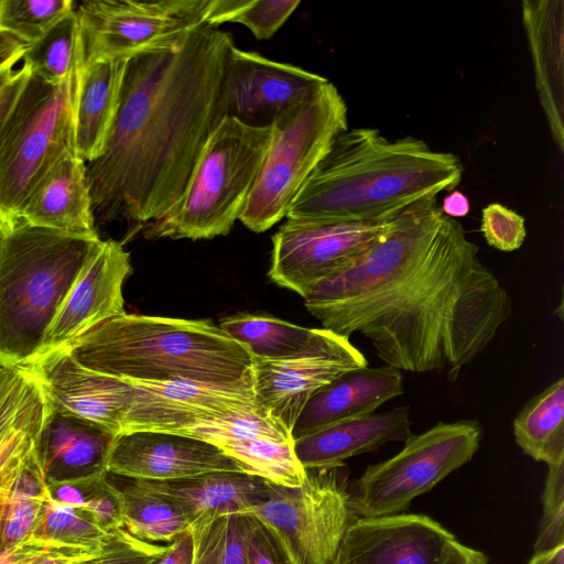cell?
Returning a JSON list of instances; mask_svg holds the SVG:
<instances>
[{"mask_svg": "<svg viewBox=\"0 0 564 564\" xmlns=\"http://www.w3.org/2000/svg\"><path fill=\"white\" fill-rule=\"evenodd\" d=\"M87 510L91 512L97 523L107 532L123 529V496L121 489L108 479L88 502Z\"/></svg>", "mask_w": 564, "mask_h": 564, "instance_id": "ee69618b", "label": "cell"}, {"mask_svg": "<svg viewBox=\"0 0 564 564\" xmlns=\"http://www.w3.org/2000/svg\"><path fill=\"white\" fill-rule=\"evenodd\" d=\"M26 45L17 37L0 32V73L14 65L22 59Z\"/></svg>", "mask_w": 564, "mask_h": 564, "instance_id": "681fc988", "label": "cell"}, {"mask_svg": "<svg viewBox=\"0 0 564 564\" xmlns=\"http://www.w3.org/2000/svg\"><path fill=\"white\" fill-rule=\"evenodd\" d=\"M478 251L427 198L394 215L378 242L304 305L323 328L366 337L387 366L454 382L511 315L508 292Z\"/></svg>", "mask_w": 564, "mask_h": 564, "instance_id": "6da1fadb", "label": "cell"}, {"mask_svg": "<svg viewBox=\"0 0 564 564\" xmlns=\"http://www.w3.org/2000/svg\"><path fill=\"white\" fill-rule=\"evenodd\" d=\"M192 564H247V514L204 516L194 520Z\"/></svg>", "mask_w": 564, "mask_h": 564, "instance_id": "1f68e13d", "label": "cell"}, {"mask_svg": "<svg viewBox=\"0 0 564 564\" xmlns=\"http://www.w3.org/2000/svg\"><path fill=\"white\" fill-rule=\"evenodd\" d=\"M22 368L39 381L50 410L120 433L132 398L128 381L83 366L67 348L44 354Z\"/></svg>", "mask_w": 564, "mask_h": 564, "instance_id": "e0dca14e", "label": "cell"}, {"mask_svg": "<svg viewBox=\"0 0 564 564\" xmlns=\"http://www.w3.org/2000/svg\"><path fill=\"white\" fill-rule=\"evenodd\" d=\"M299 0H209L205 24L217 28L225 22L247 26L259 40H267L285 23Z\"/></svg>", "mask_w": 564, "mask_h": 564, "instance_id": "d6a6232c", "label": "cell"}, {"mask_svg": "<svg viewBox=\"0 0 564 564\" xmlns=\"http://www.w3.org/2000/svg\"><path fill=\"white\" fill-rule=\"evenodd\" d=\"M99 240L35 227L18 218L0 241V365L23 367Z\"/></svg>", "mask_w": 564, "mask_h": 564, "instance_id": "5b68a950", "label": "cell"}, {"mask_svg": "<svg viewBox=\"0 0 564 564\" xmlns=\"http://www.w3.org/2000/svg\"><path fill=\"white\" fill-rule=\"evenodd\" d=\"M55 543L33 536L0 554V564H33Z\"/></svg>", "mask_w": 564, "mask_h": 564, "instance_id": "bcb514c9", "label": "cell"}, {"mask_svg": "<svg viewBox=\"0 0 564 564\" xmlns=\"http://www.w3.org/2000/svg\"><path fill=\"white\" fill-rule=\"evenodd\" d=\"M104 549L85 550L79 547L54 544L45 553L37 557L33 562V564H74L87 560L94 555H97Z\"/></svg>", "mask_w": 564, "mask_h": 564, "instance_id": "7dc6e473", "label": "cell"}, {"mask_svg": "<svg viewBox=\"0 0 564 564\" xmlns=\"http://www.w3.org/2000/svg\"><path fill=\"white\" fill-rule=\"evenodd\" d=\"M522 22L535 87L552 139L564 150V2L524 0Z\"/></svg>", "mask_w": 564, "mask_h": 564, "instance_id": "7402d4cb", "label": "cell"}, {"mask_svg": "<svg viewBox=\"0 0 564 564\" xmlns=\"http://www.w3.org/2000/svg\"><path fill=\"white\" fill-rule=\"evenodd\" d=\"M6 499H37L51 501L47 484L34 448L1 491L0 500Z\"/></svg>", "mask_w": 564, "mask_h": 564, "instance_id": "b9f144b4", "label": "cell"}, {"mask_svg": "<svg viewBox=\"0 0 564 564\" xmlns=\"http://www.w3.org/2000/svg\"><path fill=\"white\" fill-rule=\"evenodd\" d=\"M462 175L457 155L434 151L423 140H390L377 129H347L304 183L285 218L378 221L452 192Z\"/></svg>", "mask_w": 564, "mask_h": 564, "instance_id": "3957f363", "label": "cell"}, {"mask_svg": "<svg viewBox=\"0 0 564 564\" xmlns=\"http://www.w3.org/2000/svg\"><path fill=\"white\" fill-rule=\"evenodd\" d=\"M469 209L470 205L468 198L458 191L448 192L441 206V210L444 215L455 219L466 216Z\"/></svg>", "mask_w": 564, "mask_h": 564, "instance_id": "816d5d0a", "label": "cell"}, {"mask_svg": "<svg viewBox=\"0 0 564 564\" xmlns=\"http://www.w3.org/2000/svg\"><path fill=\"white\" fill-rule=\"evenodd\" d=\"M108 474L128 479L175 481L214 473H243L217 446L170 433L131 432L116 435L107 458Z\"/></svg>", "mask_w": 564, "mask_h": 564, "instance_id": "ac0fdd59", "label": "cell"}, {"mask_svg": "<svg viewBox=\"0 0 564 564\" xmlns=\"http://www.w3.org/2000/svg\"><path fill=\"white\" fill-rule=\"evenodd\" d=\"M63 348L83 366L119 379L225 384L251 368L246 347L207 319L124 313Z\"/></svg>", "mask_w": 564, "mask_h": 564, "instance_id": "277c9868", "label": "cell"}, {"mask_svg": "<svg viewBox=\"0 0 564 564\" xmlns=\"http://www.w3.org/2000/svg\"><path fill=\"white\" fill-rule=\"evenodd\" d=\"M247 514V564H293L279 535L261 519Z\"/></svg>", "mask_w": 564, "mask_h": 564, "instance_id": "60d3db41", "label": "cell"}, {"mask_svg": "<svg viewBox=\"0 0 564 564\" xmlns=\"http://www.w3.org/2000/svg\"><path fill=\"white\" fill-rule=\"evenodd\" d=\"M123 496V529L149 543H172L187 532L191 520L173 501L129 479L121 489Z\"/></svg>", "mask_w": 564, "mask_h": 564, "instance_id": "f1b7e54d", "label": "cell"}, {"mask_svg": "<svg viewBox=\"0 0 564 564\" xmlns=\"http://www.w3.org/2000/svg\"><path fill=\"white\" fill-rule=\"evenodd\" d=\"M19 218L35 227L99 240L86 163L67 150L39 180Z\"/></svg>", "mask_w": 564, "mask_h": 564, "instance_id": "ffe728a7", "label": "cell"}, {"mask_svg": "<svg viewBox=\"0 0 564 564\" xmlns=\"http://www.w3.org/2000/svg\"><path fill=\"white\" fill-rule=\"evenodd\" d=\"M178 435L194 437L213 445L227 441H293L291 432L261 408L206 421Z\"/></svg>", "mask_w": 564, "mask_h": 564, "instance_id": "e575fe53", "label": "cell"}, {"mask_svg": "<svg viewBox=\"0 0 564 564\" xmlns=\"http://www.w3.org/2000/svg\"><path fill=\"white\" fill-rule=\"evenodd\" d=\"M116 435L94 423L57 413L47 406L34 451L46 482L107 471Z\"/></svg>", "mask_w": 564, "mask_h": 564, "instance_id": "cb8c5ba5", "label": "cell"}, {"mask_svg": "<svg viewBox=\"0 0 564 564\" xmlns=\"http://www.w3.org/2000/svg\"><path fill=\"white\" fill-rule=\"evenodd\" d=\"M528 564H564V544L535 553Z\"/></svg>", "mask_w": 564, "mask_h": 564, "instance_id": "f5cc1de1", "label": "cell"}, {"mask_svg": "<svg viewBox=\"0 0 564 564\" xmlns=\"http://www.w3.org/2000/svg\"><path fill=\"white\" fill-rule=\"evenodd\" d=\"M246 347L251 357L284 359L304 350L315 335L307 328L271 315L238 313L218 325Z\"/></svg>", "mask_w": 564, "mask_h": 564, "instance_id": "83f0119b", "label": "cell"}, {"mask_svg": "<svg viewBox=\"0 0 564 564\" xmlns=\"http://www.w3.org/2000/svg\"><path fill=\"white\" fill-rule=\"evenodd\" d=\"M272 128L224 117L212 130L184 195L149 238L212 239L227 235L246 206L270 145Z\"/></svg>", "mask_w": 564, "mask_h": 564, "instance_id": "8992f818", "label": "cell"}, {"mask_svg": "<svg viewBox=\"0 0 564 564\" xmlns=\"http://www.w3.org/2000/svg\"><path fill=\"white\" fill-rule=\"evenodd\" d=\"M118 531H105L86 508L50 501L34 536L55 544L100 550Z\"/></svg>", "mask_w": 564, "mask_h": 564, "instance_id": "836d02e7", "label": "cell"}, {"mask_svg": "<svg viewBox=\"0 0 564 564\" xmlns=\"http://www.w3.org/2000/svg\"><path fill=\"white\" fill-rule=\"evenodd\" d=\"M31 75L57 86L82 67L79 24L76 11L64 17L40 40L26 46L22 56Z\"/></svg>", "mask_w": 564, "mask_h": 564, "instance_id": "f546056e", "label": "cell"}, {"mask_svg": "<svg viewBox=\"0 0 564 564\" xmlns=\"http://www.w3.org/2000/svg\"><path fill=\"white\" fill-rule=\"evenodd\" d=\"M129 59H104L82 66L73 110V147L86 164L106 147L120 107Z\"/></svg>", "mask_w": 564, "mask_h": 564, "instance_id": "d4e9b609", "label": "cell"}, {"mask_svg": "<svg viewBox=\"0 0 564 564\" xmlns=\"http://www.w3.org/2000/svg\"><path fill=\"white\" fill-rule=\"evenodd\" d=\"M270 145L239 220L263 232L286 216L310 175L348 129L346 102L326 82L271 124Z\"/></svg>", "mask_w": 564, "mask_h": 564, "instance_id": "52a82bcc", "label": "cell"}, {"mask_svg": "<svg viewBox=\"0 0 564 564\" xmlns=\"http://www.w3.org/2000/svg\"><path fill=\"white\" fill-rule=\"evenodd\" d=\"M408 406L372 413L340 422L294 440V451L308 469L344 466L356 455L370 453L388 442H405L412 436Z\"/></svg>", "mask_w": 564, "mask_h": 564, "instance_id": "603a6c76", "label": "cell"}, {"mask_svg": "<svg viewBox=\"0 0 564 564\" xmlns=\"http://www.w3.org/2000/svg\"><path fill=\"white\" fill-rule=\"evenodd\" d=\"M107 476L108 473L105 471L83 478L46 482L50 499L61 505L86 508L108 479Z\"/></svg>", "mask_w": 564, "mask_h": 564, "instance_id": "7bdbcfd3", "label": "cell"}, {"mask_svg": "<svg viewBox=\"0 0 564 564\" xmlns=\"http://www.w3.org/2000/svg\"><path fill=\"white\" fill-rule=\"evenodd\" d=\"M209 0H87L76 6L82 66L181 46L205 24Z\"/></svg>", "mask_w": 564, "mask_h": 564, "instance_id": "8fae6325", "label": "cell"}, {"mask_svg": "<svg viewBox=\"0 0 564 564\" xmlns=\"http://www.w3.org/2000/svg\"><path fill=\"white\" fill-rule=\"evenodd\" d=\"M215 446L235 459L243 473L270 484L299 487L306 479L307 470L295 454L294 440L290 442L227 441Z\"/></svg>", "mask_w": 564, "mask_h": 564, "instance_id": "4dcf8cb0", "label": "cell"}, {"mask_svg": "<svg viewBox=\"0 0 564 564\" xmlns=\"http://www.w3.org/2000/svg\"><path fill=\"white\" fill-rule=\"evenodd\" d=\"M122 380L131 384L132 398L121 422L120 433L158 432L178 435L206 421L260 409L254 398L251 371L225 384L191 380Z\"/></svg>", "mask_w": 564, "mask_h": 564, "instance_id": "5bb4252c", "label": "cell"}, {"mask_svg": "<svg viewBox=\"0 0 564 564\" xmlns=\"http://www.w3.org/2000/svg\"><path fill=\"white\" fill-rule=\"evenodd\" d=\"M403 377L391 366L351 370L317 391L291 431L293 440L321 429L369 415L402 394Z\"/></svg>", "mask_w": 564, "mask_h": 564, "instance_id": "44dd1931", "label": "cell"}, {"mask_svg": "<svg viewBox=\"0 0 564 564\" xmlns=\"http://www.w3.org/2000/svg\"><path fill=\"white\" fill-rule=\"evenodd\" d=\"M131 269L130 254L119 241L100 240L61 304L37 357L63 348L101 323L124 314L122 288Z\"/></svg>", "mask_w": 564, "mask_h": 564, "instance_id": "2e32d148", "label": "cell"}, {"mask_svg": "<svg viewBox=\"0 0 564 564\" xmlns=\"http://www.w3.org/2000/svg\"><path fill=\"white\" fill-rule=\"evenodd\" d=\"M1 4H2V0H0V8H1Z\"/></svg>", "mask_w": 564, "mask_h": 564, "instance_id": "11a10c76", "label": "cell"}, {"mask_svg": "<svg viewBox=\"0 0 564 564\" xmlns=\"http://www.w3.org/2000/svg\"><path fill=\"white\" fill-rule=\"evenodd\" d=\"M519 447L531 458L550 465L564 462V378L536 394L513 420Z\"/></svg>", "mask_w": 564, "mask_h": 564, "instance_id": "4316f807", "label": "cell"}, {"mask_svg": "<svg viewBox=\"0 0 564 564\" xmlns=\"http://www.w3.org/2000/svg\"><path fill=\"white\" fill-rule=\"evenodd\" d=\"M368 366L348 337L325 328L301 352L284 359L251 357L257 404L290 432L306 402L345 373Z\"/></svg>", "mask_w": 564, "mask_h": 564, "instance_id": "4fadbf2b", "label": "cell"}, {"mask_svg": "<svg viewBox=\"0 0 564 564\" xmlns=\"http://www.w3.org/2000/svg\"><path fill=\"white\" fill-rule=\"evenodd\" d=\"M444 564H488V558L480 551L466 546L456 540Z\"/></svg>", "mask_w": 564, "mask_h": 564, "instance_id": "f907efd6", "label": "cell"}, {"mask_svg": "<svg viewBox=\"0 0 564 564\" xmlns=\"http://www.w3.org/2000/svg\"><path fill=\"white\" fill-rule=\"evenodd\" d=\"M344 467L308 469L299 487L268 482L269 498L249 512L279 535L293 564H334L359 517Z\"/></svg>", "mask_w": 564, "mask_h": 564, "instance_id": "30bf717a", "label": "cell"}, {"mask_svg": "<svg viewBox=\"0 0 564 564\" xmlns=\"http://www.w3.org/2000/svg\"><path fill=\"white\" fill-rule=\"evenodd\" d=\"M232 44L203 24L176 48L129 59L105 150L86 164L95 221L150 225L178 204L219 121Z\"/></svg>", "mask_w": 564, "mask_h": 564, "instance_id": "7a4b0ae2", "label": "cell"}, {"mask_svg": "<svg viewBox=\"0 0 564 564\" xmlns=\"http://www.w3.org/2000/svg\"><path fill=\"white\" fill-rule=\"evenodd\" d=\"M456 538L423 514L358 517L334 564H444Z\"/></svg>", "mask_w": 564, "mask_h": 564, "instance_id": "d6986e66", "label": "cell"}, {"mask_svg": "<svg viewBox=\"0 0 564 564\" xmlns=\"http://www.w3.org/2000/svg\"><path fill=\"white\" fill-rule=\"evenodd\" d=\"M48 502L37 499L0 500V554L35 535Z\"/></svg>", "mask_w": 564, "mask_h": 564, "instance_id": "8d00e7d4", "label": "cell"}, {"mask_svg": "<svg viewBox=\"0 0 564 564\" xmlns=\"http://www.w3.org/2000/svg\"><path fill=\"white\" fill-rule=\"evenodd\" d=\"M31 72L26 65L0 73V126L25 87Z\"/></svg>", "mask_w": 564, "mask_h": 564, "instance_id": "f6af8a7d", "label": "cell"}, {"mask_svg": "<svg viewBox=\"0 0 564 564\" xmlns=\"http://www.w3.org/2000/svg\"><path fill=\"white\" fill-rule=\"evenodd\" d=\"M9 226V224L4 223L1 218H0V241L4 235V231L7 229V227Z\"/></svg>", "mask_w": 564, "mask_h": 564, "instance_id": "db71d44e", "label": "cell"}, {"mask_svg": "<svg viewBox=\"0 0 564 564\" xmlns=\"http://www.w3.org/2000/svg\"><path fill=\"white\" fill-rule=\"evenodd\" d=\"M75 9L76 3L72 0H2L0 32L17 37L28 46Z\"/></svg>", "mask_w": 564, "mask_h": 564, "instance_id": "d590c367", "label": "cell"}, {"mask_svg": "<svg viewBox=\"0 0 564 564\" xmlns=\"http://www.w3.org/2000/svg\"><path fill=\"white\" fill-rule=\"evenodd\" d=\"M480 231L490 247L505 252L518 250L527 236L524 218L498 203L482 209Z\"/></svg>", "mask_w": 564, "mask_h": 564, "instance_id": "f35d334b", "label": "cell"}, {"mask_svg": "<svg viewBox=\"0 0 564 564\" xmlns=\"http://www.w3.org/2000/svg\"><path fill=\"white\" fill-rule=\"evenodd\" d=\"M80 68L53 86L31 75L0 126V218L11 224L39 180L73 147Z\"/></svg>", "mask_w": 564, "mask_h": 564, "instance_id": "ba28073f", "label": "cell"}, {"mask_svg": "<svg viewBox=\"0 0 564 564\" xmlns=\"http://www.w3.org/2000/svg\"><path fill=\"white\" fill-rule=\"evenodd\" d=\"M166 545L149 543L119 530L97 555L74 564H158Z\"/></svg>", "mask_w": 564, "mask_h": 564, "instance_id": "ab89813d", "label": "cell"}, {"mask_svg": "<svg viewBox=\"0 0 564 564\" xmlns=\"http://www.w3.org/2000/svg\"><path fill=\"white\" fill-rule=\"evenodd\" d=\"M481 426L475 420L438 422L412 435L391 458L369 466L352 494L359 517L397 514L417 496L468 463L479 448Z\"/></svg>", "mask_w": 564, "mask_h": 564, "instance_id": "9c48e42d", "label": "cell"}, {"mask_svg": "<svg viewBox=\"0 0 564 564\" xmlns=\"http://www.w3.org/2000/svg\"><path fill=\"white\" fill-rule=\"evenodd\" d=\"M139 480L170 499L189 518L249 513L270 495L268 481L246 473H214L175 481Z\"/></svg>", "mask_w": 564, "mask_h": 564, "instance_id": "484cf974", "label": "cell"}, {"mask_svg": "<svg viewBox=\"0 0 564 564\" xmlns=\"http://www.w3.org/2000/svg\"><path fill=\"white\" fill-rule=\"evenodd\" d=\"M378 221L286 219L272 236L270 279L303 299L319 283L357 262L388 231Z\"/></svg>", "mask_w": 564, "mask_h": 564, "instance_id": "7c38bea8", "label": "cell"}, {"mask_svg": "<svg viewBox=\"0 0 564 564\" xmlns=\"http://www.w3.org/2000/svg\"><path fill=\"white\" fill-rule=\"evenodd\" d=\"M193 554V536L191 532L187 531L166 545V551L158 564H192Z\"/></svg>", "mask_w": 564, "mask_h": 564, "instance_id": "c3c4849f", "label": "cell"}, {"mask_svg": "<svg viewBox=\"0 0 564 564\" xmlns=\"http://www.w3.org/2000/svg\"><path fill=\"white\" fill-rule=\"evenodd\" d=\"M542 502L535 553L564 544V462L549 466Z\"/></svg>", "mask_w": 564, "mask_h": 564, "instance_id": "74e56055", "label": "cell"}, {"mask_svg": "<svg viewBox=\"0 0 564 564\" xmlns=\"http://www.w3.org/2000/svg\"><path fill=\"white\" fill-rule=\"evenodd\" d=\"M328 79L301 67L230 46L217 104L219 121L235 118L269 127L275 117L300 102Z\"/></svg>", "mask_w": 564, "mask_h": 564, "instance_id": "9a60e30c", "label": "cell"}]
</instances>
